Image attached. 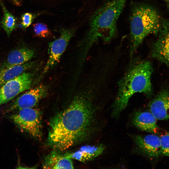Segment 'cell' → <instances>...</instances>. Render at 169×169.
Returning a JSON list of instances; mask_svg holds the SVG:
<instances>
[{"label": "cell", "instance_id": "obj_18", "mask_svg": "<svg viewBox=\"0 0 169 169\" xmlns=\"http://www.w3.org/2000/svg\"><path fill=\"white\" fill-rule=\"evenodd\" d=\"M33 31L36 36L42 38L51 37L52 33L45 24L38 23L33 25Z\"/></svg>", "mask_w": 169, "mask_h": 169}, {"label": "cell", "instance_id": "obj_1", "mask_svg": "<svg viewBox=\"0 0 169 169\" xmlns=\"http://www.w3.org/2000/svg\"><path fill=\"white\" fill-rule=\"evenodd\" d=\"M97 110L88 97H75L67 108L50 120L48 145L62 151L87 138L94 129Z\"/></svg>", "mask_w": 169, "mask_h": 169}, {"label": "cell", "instance_id": "obj_3", "mask_svg": "<svg viewBox=\"0 0 169 169\" xmlns=\"http://www.w3.org/2000/svg\"><path fill=\"white\" fill-rule=\"evenodd\" d=\"M127 0H108L94 13L83 41L85 49L99 39L108 42L115 37L117 21Z\"/></svg>", "mask_w": 169, "mask_h": 169}, {"label": "cell", "instance_id": "obj_9", "mask_svg": "<svg viewBox=\"0 0 169 169\" xmlns=\"http://www.w3.org/2000/svg\"><path fill=\"white\" fill-rule=\"evenodd\" d=\"M48 91L47 87L42 84L30 89L18 97L8 108L7 112L33 108L47 95Z\"/></svg>", "mask_w": 169, "mask_h": 169}, {"label": "cell", "instance_id": "obj_8", "mask_svg": "<svg viewBox=\"0 0 169 169\" xmlns=\"http://www.w3.org/2000/svg\"><path fill=\"white\" fill-rule=\"evenodd\" d=\"M157 39L153 44L152 56L169 68V20H162Z\"/></svg>", "mask_w": 169, "mask_h": 169}, {"label": "cell", "instance_id": "obj_12", "mask_svg": "<svg viewBox=\"0 0 169 169\" xmlns=\"http://www.w3.org/2000/svg\"><path fill=\"white\" fill-rule=\"evenodd\" d=\"M105 150L103 144L87 145L81 147L74 152L64 154L66 157L82 162L90 161L101 155Z\"/></svg>", "mask_w": 169, "mask_h": 169}, {"label": "cell", "instance_id": "obj_21", "mask_svg": "<svg viewBox=\"0 0 169 169\" xmlns=\"http://www.w3.org/2000/svg\"><path fill=\"white\" fill-rule=\"evenodd\" d=\"M164 1L166 4H167V6L169 7V0H163Z\"/></svg>", "mask_w": 169, "mask_h": 169}, {"label": "cell", "instance_id": "obj_17", "mask_svg": "<svg viewBox=\"0 0 169 169\" xmlns=\"http://www.w3.org/2000/svg\"><path fill=\"white\" fill-rule=\"evenodd\" d=\"M0 4L3 13L1 23L8 37H9L12 32L18 27L17 19L7 9L1 0H0Z\"/></svg>", "mask_w": 169, "mask_h": 169}, {"label": "cell", "instance_id": "obj_16", "mask_svg": "<svg viewBox=\"0 0 169 169\" xmlns=\"http://www.w3.org/2000/svg\"><path fill=\"white\" fill-rule=\"evenodd\" d=\"M36 62H28L24 64L0 69V88L8 81L20 75L33 68Z\"/></svg>", "mask_w": 169, "mask_h": 169}, {"label": "cell", "instance_id": "obj_19", "mask_svg": "<svg viewBox=\"0 0 169 169\" xmlns=\"http://www.w3.org/2000/svg\"><path fill=\"white\" fill-rule=\"evenodd\" d=\"M161 155L169 157V132L160 137Z\"/></svg>", "mask_w": 169, "mask_h": 169}, {"label": "cell", "instance_id": "obj_7", "mask_svg": "<svg viewBox=\"0 0 169 169\" xmlns=\"http://www.w3.org/2000/svg\"><path fill=\"white\" fill-rule=\"evenodd\" d=\"M76 30L75 28L63 29L60 31L59 37L49 43L48 59L43 70V74L53 68L59 62Z\"/></svg>", "mask_w": 169, "mask_h": 169}, {"label": "cell", "instance_id": "obj_2", "mask_svg": "<svg viewBox=\"0 0 169 169\" xmlns=\"http://www.w3.org/2000/svg\"><path fill=\"white\" fill-rule=\"evenodd\" d=\"M152 66L147 61L137 62L130 67L119 83L118 92L112 106L113 117L118 116L135 93H143L148 96L152 95Z\"/></svg>", "mask_w": 169, "mask_h": 169}, {"label": "cell", "instance_id": "obj_10", "mask_svg": "<svg viewBox=\"0 0 169 169\" xmlns=\"http://www.w3.org/2000/svg\"><path fill=\"white\" fill-rule=\"evenodd\" d=\"M134 140L138 148L145 155L151 158H156L161 155L160 138L158 136L154 134L137 135L135 136Z\"/></svg>", "mask_w": 169, "mask_h": 169}, {"label": "cell", "instance_id": "obj_5", "mask_svg": "<svg viewBox=\"0 0 169 169\" xmlns=\"http://www.w3.org/2000/svg\"><path fill=\"white\" fill-rule=\"evenodd\" d=\"M10 118L22 131L35 138L41 136V114L38 110L33 108L21 109L12 115Z\"/></svg>", "mask_w": 169, "mask_h": 169}, {"label": "cell", "instance_id": "obj_11", "mask_svg": "<svg viewBox=\"0 0 169 169\" xmlns=\"http://www.w3.org/2000/svg\"><path fill=\"white\" fill-rule=\"evenodd\" d=\"M150 111L157 119L164 120L169 119V93L162 90L150 102Z\"/></svg>", "mask_w": 169, "mask_h": 169}, {"label": "cell", "instance_id": "obj_13", "mask_svg": "<svg viewBox=\"0 0 169 169\" xmlns=\"http://www.w3.org/2000/svg\"><path fill=\"white\" fill-rule=\"evenodd\" d=\"M156 120L157 119L150 112L139 111L134 114L132 122L140 130L155 134L158 130Z\"/></svg>", "mask_w": 169, "mask_h": 169}, {"label": "cell", "instance_id": "obj_14", "mask_svg": "<svg viewBox=\"0 0 169 169\" xmlns=\"http://www.w3.org/2000/svg\"><path fill=\"white\" fill-rule=\"evenodd\" d=\"M34 54L33 50L26 47L14 50L9 54L5 61L0 67V69L26 63L32 58Z\"/></svg>", "mask_w": 169, "mask_h": 169}, {"label": "cell", "instance_id": "obj_20", "mask_svg": "<svg viewBox=\"0 0 169 169\" xmlns=\"http://www.w3.org/2000/svg\"><path fill=\"white\" fill-rule=\"evenodd\" d=\"M36 16L30 13H26L23 14L21 17V23L19 25H18V27L26 29L31 25Z\"/></svg>", "mask_w": 169, "mask_h": 169}, {"label": "cell", "instance_id": "obj_15", "mask_svg": "<svg viewBox=\"0 0 169 169\" xmlns=\"http://www.w3.org/2000/svg\"><path fill=\"white\" fill-rule=\"evenodd\" d=\"M74 166L72 159L55 150L46 157L43 164L44 168L48 169H72Z\"/></svg>", "mask_w": 169, "mask_h": 169}, {"label": "cell", "instance_id": "obj_4", "mask_svg": "<svg viewBox=\"0 0 169 169\" xmlns=\"http://www.w3.org/2000/svg\"><path fill=\"white\" fill-rule=\"evenodd\" d=\"M161 21L157 12L149 5L139 4L132 7L130 26L131 55L148 35L157 34Z\"/></svg>", "mask_w": 169, "mask_h": 169}, {"label": "cell", "instance_id": "obj_6", "mask_svg": "<svg viewBox=\"0 0 169 169\" xmlns=\"http://www.w3.org/2000/svg\"><path fill=\"white\" fill-rule=\"evenodd\" d=\"M33 77V73L25 72L2 85L0 88V105L8 102L19 94L30 89Z\"/></svg>", "mask_w": 169, "mask_h": 169}]
</instances>
